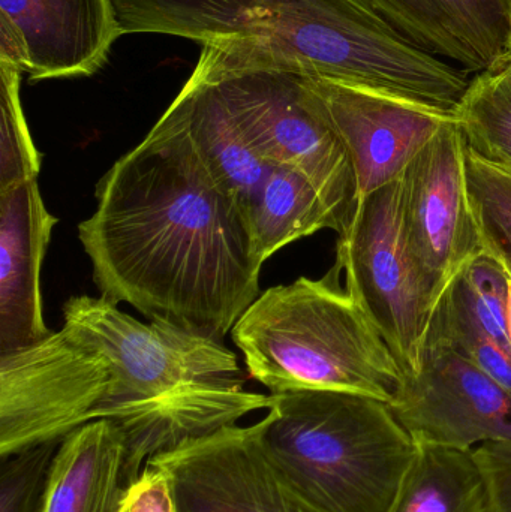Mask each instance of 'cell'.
Wrapping results in <instances>:
<instances>
[{"label": "cell", "mask_w": 511, "mask_h": 512, "mask_svg": "<svg viewBox=\"0 0 511 512\" xmlns=\"http://www.w3.org/2000/svg\"><path fill=\"white\" fill-rule=\"evenodd\" d=\"M96 201L78 237L101 297L224 342L260 295L239 204L153 132L99 180Z\"/></svg>", "instance_id": "1"}, {"label": "cell", "mask_w": 511, "mask_h": 512, "mask_svg": "<svg viewBox=\"0 0 511 512\" xmlns=\"http://www.w3.org/2000/svg\"><path fill=\"white\" fill-rule=\"evenodd\" d=\"M123 35L212 48L233 65L371 87L455 113L470 81L369 0H114Z\"/></svg>", "instance_id": "2"}, {"label": "cell", "mask_w": 511, "mask_h": 512, "mask_svg": "<svg viewBox=\"0 0 511 512\" xmlns=\"http://www.w3.org/2000/svg\"><path fill=\"white\" fill-rule=\"evenodd\" d=\"M63 330L104 355L113 388L96 420L131 445L176 444L231 423L245 405V378L224 342L167 322L138 321L107 298L78 295Z\"/></svg>", "instance_id": "3"}, {"label": "cell", "mask_w": 511, "mask_h": 512, "mask_svg": "<svg viewBox=\"0 0 511 512\" xmlns=\"http://www.w3.org/2000/svg\"><path fill=\"white\" fill-rule=\"evenodd\" d=\"M333 265L321 279L299 277L258 295L231 330L249 376L270 394L327 390L390 403L404 370Z\"/></svg>", "instance_id": "4"}, {"label": "cell", "mask_w": 511, "mask_h": 512, "mask_svg": "<svg viewBox=\"0 0 511 512\" xmlns=\"http://www.w3.org/2000/svg\"><path fill=\"white\" fill-rule=\"evenodd\" d=\"M270 396L267 445L315 511H390L417 445L389 403L345 391Z\"/></svg>", "instance_id": "5"}, {"label": "cell", "mask_w": 511, "mask_h": 512, "mask_svg": "<svg viewBox=\"0 0 511 512\" xmlns=\"http://www.w3.org/2000/svg\"><path fill=\"white\" fill-rule=\"evenodd\" d=\"M198 63L261 159L305 174L332 207L341 233L357 203L353 168L344 144L309 101L300 75L233 65L212 48H201Z\"/></svg>", "instance_id": "6"}, {"label": "cell", "mask_w": 511, "mask_h": 512, "mask_svg": "<svg viewBox=\"0 0 511 512\" xmlns=\"http://www.w3.org/2000/svg\"><path fill=\"white\" fill-rule=\"evenodd\" d=\"M336 265L345 289L374 322L405 379L419 373L437 300L408 246L402 176L357 201L339 233Z\"/></svg>", "instance_id": "7"}, {"label": "cell", "mask_w": 511, "mask_h": 512, "mask_svg": "<svg viewBox=\"0 0 511 512\" xmlns=\"http://www.w3.org/2000/svg\"><path fill=\"white\" fill-rule=\"evenodd\" d=\"M113 382L107 358L63 328L0 354V459L95 421Z\"/></svg>", "instance_id": "8"}, {"label": "cell", "mask_w": 511, "mask_h": 512, "mask_svg": "<svg viewBox=\"0 0 511 512\" xmlns=\"http://www.w3.org/2000/svg\"><path fill=\"white\" fill-rule=\"evenodd\" d=\"M147 463L170 475L180 512H317L266 441V420L186 439Z\"/></svg>", "instance_id": "9"}, {"label": "cell", "mask_w": 511, "mask_h": 512, "mask_svg": "<svg viewBox=\"0 0 511 512\" xmlns=\"http://www.w3.org/2000/svg\"><path fill=\"white\" fill-rule=\"evenodd\" d=\"M467 141L447 123L402 174V218L408 246L435 300L462 268L483 254L468 191Z\"/></svg>", "instance_id": "10"}, {"label": "cell", "mask_w": 511, "mask_h": 512, "mask_svg": "<svg viewBox=\"0 0 511 512\" xmlns=\"http://www.w3.org/2000/svg\"><path fill=\"white\" fill-rule=\"evenodd\" d=\"M300 78L309 101L347 150L356 201L399 179L423 147L456 119L453 111L395 93Z\"/></svg>", "instance_id": "11"}, {"label": "cell", "mask_w": 511, "mask_h": 512, "mask_svg": "<svg viewBox=\"0 0 511 512\" xmlns=\"http://www.w3.org/2000/svg\"><path fill=\"white\" fill-rule=\"evenodd\" d=\"M389 405L416 445L473 451L511 442V394L452 349L426 348Z\"/></svg>", "instance_id": "12"}, {"label": "cell", "mask_w": 511, "mask_h": 512, "mask_svg": "<svg viewBox=\"0 0 511 512\" xmlns=\"http://www.w3.org/2000/svg\"><path fill=\"white\" fill-rule=\"evenodd\" d=\"M120 36L114 0H0V60L30 81L95 75Z\"/></svg>", "instance_id": "13"}, {"label": "cell", "mask_w": 511, "mask_h": 512, "mask_svg": "<svg viewBox=\"0 0 511 512\" xmlns=\"http://www.w3.org/2000/svg\"><path fill=\"white\" fill-rule=\"evenodd\" d=\"M150 132L188 153L239 204L246 218L252 197L272 165L249 143L200 63Z\"/></svg>", "instance_id": "14"}, {"label": "cell", "mask_w": 511, "mask_h": 512, "mask_svg": "<svg viewBox=\"0 0 511 512\" xmlns=\"http://www.w3.org/2000/svg\"><path fill=\"white\" fill-rule=\"evenodd\" d=\"M56 224L38 179L0 192V354L53 333L42 313L41 267Z\"/></svg>", "instance_id": "15"}, {"label": "cell", "mask_w": 511, "mask_h": 512, "mask_svg": "<svg viewBox=\"0 0 511 512\" xmlns=\"http://www.w3.org/2000/svg\"><path fill=\"white\" fill-rule=\"evenodd\" d=\"M405 38L467 72L509 62V0H369Z\"/></svg>", "instance_id": "16"}, {"label": "cell", "mask_w": 511, "mask_h": 512, "mask_svg": "<svg viewBox=\"0 0 511 512\" xmlns=\"http://www.w3.org/2000/svg\"><path fill=\"white\" fill-rule=\"evenodd\" d=\"M125 438L110 420L62 439L41 512H116L123 489Z\"/></svg>", "instance_id": "17"}, {"label": "cell", "mask_w": 511, "mask_h": 512, "mask_svg": "<svg viewBox=\"0 0 511 512\" xmlns=\"http://www.w3.org/2000/svg\"><path fill=\"white\" fill-rule=\"evenodd\" d=\"M252 252L263 265L279 249L339 221L317 186L299 170L275 165L258 186L246 215Z\"/></svg>", "instance_id": "18"}, {"label": "cell", "mask_w": 511, "mask_h": 512, "mask_svg": "<svg viewBox=\"0 0 511 512\" xmlns=\"http://www.w3.org/2000/svg\"><path fill=\"white\" fill-rule=\"evenodd\" d=\"M389 512H497L474 450L417 445Z\"/></svg>", "instance_id": "19"}, {"label": "cell", "mask_w": 511, "mask_h": 512, "mask_svg": "<svg viewBox=\"0 0 511 512\" xmlns=\"http://www.w3.org/2000/svg\"><path fill=\"white\" fill-rule=\"evenodd\" d=\"M455 116L477 156L500 167L511 165V62L477 74Z\"/></svg>", "instance_id": "20"}, {"label": "cell", "mask_w": 511, "mask_h": 512, "mask_svg": "<svg viewBox=\"0 0 511 512\" xmlns=\"http://www.w3.org/2000/svg\"><path fill=\"white\" fill-rule=\"evenodd\" d=\"M507 298L509 276L491 255L483 252L462 268L438 303L511 354Z\"/></svg>", "instance_id": "21"}, {"label": "cell", "mask_w": 511, "mask_h": 512, "mask_svg": "<svg viewBox=\"0 0 511 512\" xmlns=\"http://www.w3.org/2000/svg\"><path fill=\"white\" fill-rule=\"evenodd\" d=\"M465 165L483 249L511 279V173L480 158L468 146Z\"/></svg>", "instance_id": "22"}, {"label": "cell", "mask_w": 511, "mask_h": 512, "mask_svg": "<svg viewBox=\"0 0 511 512\" xmlns=\"http://www.w3.org/2000/svg\"><path fill=\"white\" fill-rule=\"evenodd\" d=\"M21 72L0 60V192L38 179L41 153L36 149L21 104Z\"/></svg>", "instance_id": "23"}, {"label": "cell", "mask_w": 511, "mask_h": 512, "mask_svg": "<svg viewBox=\"0 0 511 512\" xmlns=\"http://www.w3.org/2000/svg\"><path fill=\"white\" fill-rule=\"evenodd\" d=\"M429 346L452 349L479 367L492 381L511 394V354L470 322L438 303L429 325L425 349Z\"/></svg>", "instance_id": "24"}, {"label": "cell", "mask_w": 511, "mask_h": 512, "mask_svg": "<svg viewBox=\"0 0 511 512\" xmlns=\"http://www.w3.org/2000/svg\"><path fill=\"white\" fill-rule=\"evenodd\" d=\"M62 439L33 445L3 457L0 512H41L54 457Z\"/></svg>", "instance_id": "25"}, {"label": "cell", "mask_w": 511, "mask_h": 512, "mask_svg": "<svg viewBox=\"0 0 511 512\" xmlns=\"http://www.w3.org/2000/svg\"><path fill=\"white\" fill-rule=\"evenodd\" d=\"M116 512H180L170 475L146 463L143 471L123 487Z\"/></svg>", "instance_id": "26"}, {"label": "cell", "mask_w": 511, "mask_h": 512, "mask_svg": "<svg viewBox=\"0 0 511 512\" xmlns=\"http://www.w3.org/2000/svg\"><path fill=\"white\" fill-rule=\"evenodd\" d=\"M497 512H511V442H489L474 450Z\"/></svg>", "instance_id": "27"}, {"label": "cell", "mask_w": 511, "mask_h": 512, "mask_svg": "<svg viewBox=\"0 0 511 512\" xmlns=\"http://www.w3.org/2000/svg\"><path fill=\"white\" fill-rule=\"evenodd\" d=\"M507 333H509V340L511 346V279L509 277V298H507Z\"/></svg>", "instance_id": "28"}, {"label": "cell", "mask_w": 511, "mask_h": 512, "mask_svg": "<svg viewBox=\"0 0 511 512\" xmlns=\"http://www.w3.org/2000/svg\"><path fill=\"white\" fill-rule=\"evenodd\" d=\"M497 167H500V165H497ZM503 170L509 171L511 173V165H506V167H501Z\"/></svg>", "instance_id": "29"}, {"label": "cell", "mask_w": 511, "mask_h": 512, "mask_svg": "<svg viewBox=\"0 0 511 512\" xmlns=\"http://www.w3.org/2000/svg\"><path fill=\"white\" fill-rule=\"evenodd\" d=\"M509 62H511V36H510V45H509Z\"/></svg>", "instance_id": "30"}, {"label": "cell", "mask_w": 511, "mask_h": 512, "mask_svg": "<svg viewBox=\"0 0 511 512\" xmlns=\"http://www.w3.org/2000/svg\"><path fill=\"white\" fill-rule=\"evenodd\" d=\"M509 2L511 3V0H509Z\"/></svg>", "instance_id": "31"}]
</instances>
